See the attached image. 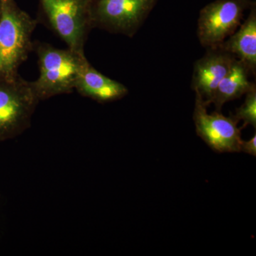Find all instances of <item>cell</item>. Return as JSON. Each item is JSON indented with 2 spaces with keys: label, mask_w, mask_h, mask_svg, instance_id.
Listing matches in <instances>:
<instances>
[{
  "label": "cell",
  "mask_w": 256,
  "mask_h": 256,
  "mask_svg": "<svg viewBox=\"0 0 256 256\" xmlns=\"http://www.w3.org/2000/svg\"><path fill=\"white\" fill-rule=\"evenodd\" d=\"M38 22L16 6L2 0L0 12V82L16 80L18 69L34 50L32 34Z\"/></svg>",
  "instance_id": "cell-1"
},
{
  "label": "cell",
  "mask_w": 256,
  "mask_h": 256,
  "mask_svg": "<svg viewBox=\"0 0 256 256\" xmlns=\"http://www.w3.org/2000/svg\"><path fill=\"white\" fill-rule=\"evenodd\" d=\"M34 50L38 58L40 76L31 84L38 100L72 94L88 62L85 54H79L68 48L60 50L42 42H34Z\"/></svg>",
  "instance_id": "cell-2"
},
{
  "label": "cell",
  "mask_w": 256,
  "mask_h": 256,
  "mask_svg": "<svg viewBox=\"0 0 256 256\" xmlns=\"http://www.w3.org/2000/svg\"><path fill=\"white\" fill-rule=\"evenodd\" d=\"M42 18L52 31L70 50L84 54L89 32L92 30V0H40Z\"/></svg>",
  "instance_id": "cell-3"
},
{
  "label": "cell",
  "mask_w": 256,
  "mask_h": 256,
  "mask_svg": "<svg viewBox=\"0 0 256 256\" xmlns=\"http://www.w3.org/2000/svg\"><path fill=\"white\" fill-rule=\"evenodd\" d=\"M158 0H92V28L132 37Z\"/></svg>",
  "instance_id": "cell-4"
},
{
  "label": "cell",
  "mask_w": 256,
  "mask_h": 256,
  "mask_svg": "<svg viewBox=\"0 0 256 256\" xmlns=\"http://www.w3.org/2000/svg\"><path fill=\"white\" fill-rule=\"evenodd\" d=\"M252 0H216L206 5L197 21V36L206 48L220 46L238 30Z\"/></svg>",
  "instance_id": "cell-5"
},
{
  "label": "cell",
  "mask_w": 256,
  "mask_h": 256,
  "mask_svg": "<svg viewBox=\"0 0 256 256\" xmlns=\"http://www.w3.org/2000/svg\"><path fill=\"white\" fill-rule=\"evenodd\" d=\"M38 102L31 82L20 76L12 82H0V136L25 132L31 126Z\"/></svg>",
  "instance_id": "cell-6"
},
{
  "label": "cell",
  "mask_w": 256,
  "mask_h": 256,
  "mask_svg": "<svg viewBox=\"0 0 256 256\" xmlns=\"http://www.w3.org/2000/svg\"><path fill=\"white\" fill-rule=\"evenodd\" d=\"M206 106L196 96L193 119L196 134L212 148L218 152H240L242 128L233 116L226 117L220 111L208 114Z\"/></svg>",
  "instance_id": "cell-7"
},
{
  "label": "cell",
  "mask_w": 256,
  "mask_h": 256,
  "mask_svg": "<svg viewBox=\"0 0 256 256\" xmlns=\"http://www.w3.org/2000/svg\"><path fill=\"white\" fill-rule=\"evenodd\" d=\"M206 54L194 65L192 88L208 106L218 84L230 70L236 57L220 46L206 48Z\"/></svg>",
  "instance_id": "cell-8"
},
{
  "label": "cell",
  "mask_w": 256,
  "mask_h": 256,
  "mask_svg": "<svg viewBox=\"0 0 256 256\" xmlns=\"http://www.w3.org/2000/svg\"><path fill=\"white\" fill-rule=\"evenodd\" d=\"M75 90L80 96L102 104L120 100L128 94L126 86L101 74L88 60L77 79Z\"/></svg>",
  "instance_id": "cell-9"
},
{
  "label": "cell",
  "mask_w": 256,
  "mask_h": 256,
  "mask_svg": "<svg viewBox=\"0 0 256 256\" xmlns=\"http://www.w3.org/2000/svg\"><path fill=\"white\" fill-rule=\"evenodd\" d=\"M240 60L250 74L256 73V5L250 9L246 20L232 36L220 45Z\"/></svg>",
  "instance_id": "cell-10"
},
{
  "label": "cell",
  "mask_w": 256,
  "mask_h": 256,
  "mask_svg": "<svg viewBox=\"0 0 256 256\" xmlns=\"http://www.w3.org/2000/svg\"><path fill=\"white\" fill-rule=\"evenodd\" d=\"M249 72L240 60H234L230 70L218 84L210 104H214L216 111H220L226 102L242 97L254 85L249 80Z\"/></svg>",
  "instance_id": "cell-11"
},
{
  "label": "cell",
  "mask_w": 256,
  "mask_h": 256,
  "mask_svg": "<svg viewBox=\"0 0 256 256\" xmlns=\"http://www.w3.org/2000/svg\"><path fill=\"white\" fill-rule=\"evenodd\" d=\"M234 117L237 120L244 121L242 128L248 126L256 128V86L254 84L252 88L246 94L244 104L236 110Z\"/></svg>",
  "instance_id": "cell-12"
},
{
  "label": "cell",
  "mask_w": 256,
  "mask_h": 256,
  "mask_svg": "<svg viewBox=\"0 0 256 256\" xmlns=\"http://www.w3.org/2000/svg\"><path fill=\"white\" fill-rule=\"evenodd\" d=\"M240 152H244L250 156H256V134L250 138L248 141H242Z\"/></svg>",
  "instance_id": "cell-13"
},
{
  "label": "cell",
  "mask_w": 256,
  "mask_h": 256,
  "mask_svg": "<svg viewBox=\"0 0 256 256\" xmlns=\"http://www.w3.org/2000/svg\"><path fill=\"white\" fill-rule=\"evenodd\" d=\"M1 8H2V0H0V12H1Z\"/></svg>",
  "instance_id": "cell-14"
}]
</instances>
